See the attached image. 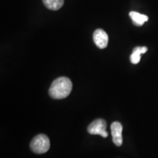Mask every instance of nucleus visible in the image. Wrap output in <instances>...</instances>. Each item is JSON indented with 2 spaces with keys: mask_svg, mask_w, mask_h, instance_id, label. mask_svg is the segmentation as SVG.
Returning <instances> with one entry per match:
<instances>
[{
  "mask_svg": "<svg viewBox=\"0 0 158 158\" xmlns=\"http://www.w3.org/2000/svg\"><path fill=\"white\" fill-rule=\"evenodd\" d=\"M50 140L47 135L40 134L31 140L30 148L33 152L36 154H44L50 149Z\"/></svg>",
  "mask_w": 158,
  "mask_h": 158,
  "instance_id": "f03ea898",
  "label": "nucleus"
},
{
  "mask_svg": "<svg viewBox=\"0 0 158 158\" xmlns=\"http://www.w3.org/2000/svg\"><path fill=\"white\" fill-rule=\"evenodd\" d=\"M93 40L99 48H106L108 44V35L103 29H98L93 34Z\"/></svg>",
  "mask_w": 158,
  "mask_h": 158,
  "instance_id": "20e7f679",
  "label": "nucleus"
},
{
  "mask_svg": "<svg viewBox=\"0 0 158 158\" xmlns=\"http://www.w3.org/2000/svg\"><path fill=\"white\" fill-rule=\"evenodd\" d=\"M129 15L130 19L133 21L134 24L135 26H138V27H141L149 19L147 15L141 14V13H137V12L135 11L130 12Z\"/></svg>",
  "mask_w": 158,
  "mask_h": 158,
  "instance_id": "423d86ee",
  "label": "nucleus"
},
{
  "mask_svg": "<svg viewBox=\"0 0 158 158\" xmlns=\"http://www.w3.org/2000/svg\"><path fill=\"white\" fill-rule=\"evenodd\" d=\"M107 124L106 122L102 118H98L92 122L87 128L89 133L92 135H100L103 138H106L108 135L106 131Z\"/></svg>",
  "mask_w": 158,
  "mask_h": 158,
  "instance_id": "7ed1b4c3",
  "label": "nucleus"
},
{
  "mask_svg": "<svg viewBox=\"0 0 158 158\" xmlns=\"http://www.w3.org/2000/svg\"><path fill=\"white\" fill-rule=\"evenodd\" d=\"M43 2L51 10H58L64 5V0H43Z\"/></svg>",
  "mask_w": 158,
  "mask_h": 158,
  "instance_id": "6e6552de",
  "label": "nucleus"
},
{
  "mask_svg": "<svg viewBox=\"0 0 158 158\" xmlns=\"http://www.w3.org/2000/svg\"><path fill=\"white\" fill-rule=\"evenodd\" d=\"M73 84L71 81L67 77H59L53 81L50 89L49 94L54 99H64L70 94Z\"/></svg>",
  "mask_w": 158,
  "mask_h": 158,
  "instance_id": "f257e3e1",
  "label": "nucleus"
},
{
  "mask_svg": "<svg viewBox=\"0 0 158 158\" xmlns=\"http://www.w3.org/2000/svg\"><path fill=\"white\" fill-rule=\"evenodd\" d=\"M148 50L147 47H135L133 49V54L130 56V62L133 64H138L141 60V55L145 54Z\"/></svg>",
  "mask_w": 158,
  "mask_h": 158,
  "instance_id": "0eeeda50",
  "label": "nucleus"
},
{
  "mask_svg": "<svg viewBox=\"0 0 158 158\" xmlns=\"http://www.w3.org/2000/svg\"><path fill=\"white\" fill-rule=\"evenodd\" d=\"M110 130L113 142L117 147H120L122 144V125L118 122H114L110 125Z\"/></svg>",
  "mask_w": 158,
  "mask_h": 158,
  "instance_id": "39448f33",
  "label": "nucleus"
}]
</instances>
